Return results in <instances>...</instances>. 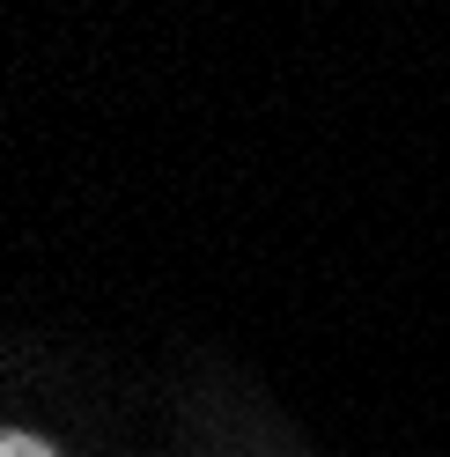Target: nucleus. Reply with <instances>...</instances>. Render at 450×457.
I'll return each mask as SVG.
<instances>
[{
	"label": "nucleus",
	"mask_w": 450,
	"mask_h": 457,
	"mask_svg": "<svg viewBox=\"0 0 450 457\" xmlns=\"http://www.w3.org/2000/svg\"><path fill=\"white\" fill-rule=\"evenodd\" d=\"M0 457H52V443H38V436H8V443H0Z\"/></svg>",
	"instance_id": "obj_1"
}]
</instances>
